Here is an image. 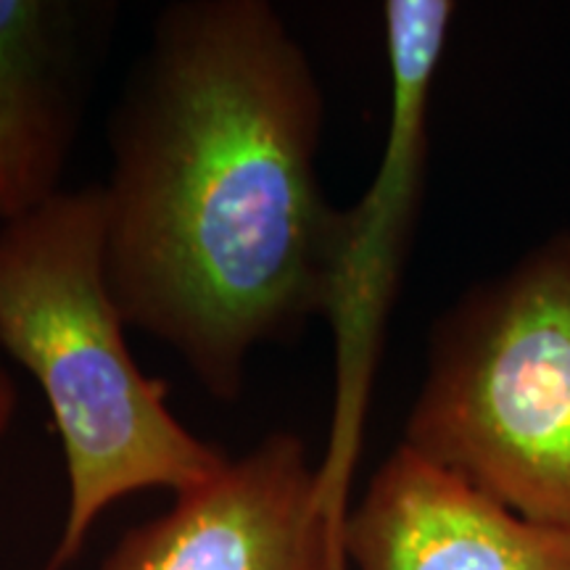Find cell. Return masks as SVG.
I'll list each match as a JSON object with an SVG mask.
<instances>
[{
  "instance_id": "obj_1",
  "label": "cell",
  "mask_w": 570,
  "mask_h": 570,
  "mask_svg": "<svg viewBox=\"0 0 570 570\" xmlns=\"http://www.w3.org/2000/svg\"><path fill=\"white\" fill-rule=\"evenodd\" d=\"M325 101L265 0H183L111 117L106 267L130 327L235 402L259 346L327 315L346 209L317 175Z\"/></svg>"
},
{
  "instance_id": "obj_2",
  "label": "cell",
  "mask_w": 570,
  "mask_h": 570,
  "mask_svg": "<svg viewBox=\"0 0 570 570\" xmlns=\"http://www.w3.org/2000/svg\"><path fill=\"white\" fill-rule=\"evenodd\" d=\"M106 267L101 185L0 225V348L40 383L63 444L69 512L46 570H63L109 504L142 489L177 497L227 468L142 375Z\"/></svg>"
},
{
  "instance_id": "obj_3",
  "label": "cell",
  "mask_w": 570,
  "mask_h": 570,
  "mask_svg": "<svg viewBox=\"0 0 570 570\" xmlns=\"http://www.w3.org/2000/svg\"><path fill=\"white\" fill-rule=\"evenodd\" d=\"M402 444L570 533V233L470 285L436 320Z\"/></svg>"
},
{
  "instance_id": "obj_4",
  "label": "cell",
  "mask_w": 570,
  "mask_h": 570,
  "mask_svg": "<svg viewBox=\"0 0 570 570\" xmlns=\"http://www.w3.org/2000/svg\"><path fill=\"white\" fill-rule=\"evenodd\" d=\"M452 19L454 3L449 0H389L383 6L391 71L386 154L367 196L346 209L344 252L325 315L338 338V396L331 449L320 462V475L338 502H348L383 317L423 185L428 104Z\"/></svg>"
},
{
  "instance_id": "obj_5",
  "label": "cell",
  "mask_w": 570,
  "mask_h": 570,
  "mask_svg": "<svg viewBox=\"0 0 570 570\" xmlns=\"http://www.w3.org/2000/svg\"><path fill=\"white\" fill-rule=\"evenodd\" d=\"M346 518L302 439L273 433L127 533L104 570H348Z\"/></svg>"
},
{
  "instance_id": "obj_6",
  "label": "cell",
  "mask_w": 570,
  "mask_h": 570,
  "mask_svg": "<svg viewBox=\"0 0 570 570\" xmlns=\"http://www.w3.org/2000/svg\"><path fill=\"white\" fill-rule=\"evenodd\" d=\"M356 570H570V533L515 515L399 444L344 529Z\"/></svg>"
},
{
  "instance_id": "obj_7",
  "label": "cell",
  "mask_w": 570,
  "mask_h": 570,
  "mask_svg": "<svg viewBox=\"0 0 570 570\" xmlns=\"http://www.w3.org/2000/svg\"><path fill=\"white\" fill-rule=\"evenodd\" d=\"M111 6L0 0V225L61 190Z\"/></svg>"
},
{
  "instance_id": "obj_8",
  "label": "cell",
  "mask_w": 570,
  "mask_h": 570,
  "mask_svg": "<svg viewBox=\"0 0 570 570\" xmlns=\"http://www.w3.org/2000/svg\"><path fill=\"white\" fill-rule=\"evenodd\" d=\"M13 410H17V389H13L9 370H6L3 360H0V433L9 428Z\"/></svg>"
}]
</instances>
